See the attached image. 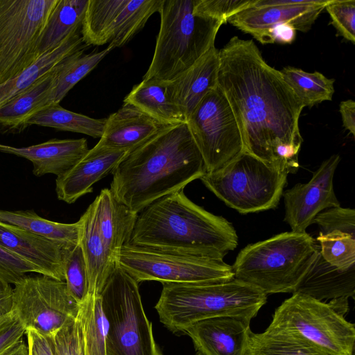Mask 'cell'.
<instances>
[{
	"label": "cell",
	"mask_w": 355,
	"mask_h": 355,
	"mask_svg": "<svg viewBox=\"0 0 355 355\" xmlns=\"http://www.w3.org/2000/svg\"><path fill=\"white\" fill-rule=\"evenodd\" d=\"M219 60L218 86L234 114L243 151L288 174L296 173L302 102L253 40L232 37L219 50Z\"/></svg>",
	"instance_id": "1"
},
{
	"label": "cell",
	"mask_w": 355,
	"mask_h": 355,
	"mask_svg": "<svg viewBox=\"0 0 355 355\" xmlns=\"http://www.w3.org/2000/svg\"><path fill=\"white\" fill-rule=\"evenodd\" d=\"M205 173L202 157L185 122L162 128L127 153L112 172L110 189L138 214L157 200L184 190Z\"/></svg>",
	"instance_id": "2"
},
{
	"label": "cell",
	"mask_w": 355,
	"mask_h": 355,
	"mask_svg": "<svg viewBox=\"0 0 355 355\" xmlns=\"http://www.w3.org/2000/svg\"><path fill=\"white\" fill-rule=\"evenodd\" d=\"M129 243L223 260L237 247L238 236L230 222L195 204L181 190L138 213Z\"/></svg>",
	"instance_id": "3"
},
{
	"label": "cell",
	"mask_w": 355,
	"mask_h": 355,
	"mask_svg": "<svg viewBox=\"0 0 355 355\" xmlns=\"http://www.w3.org/2000/svg\"><path fill=\"white\" fill-rule=\"evenodd\" d=\"M267 295L235 278L223 282L164 283L155 306L159 320L173 334L220 316L252 320L266 303Z\"/></svg>",
	"instance_id": "4"
},
{
	"label": "cell",
	"mask_w": 355,
	"mask_h": 355,
	"mask_svg": "<svg viewBox=\"0 0 355 355\" xmlns=\"http://www.w3.org/2000/svg\"><path fill=\"white\" fill-rule=\"evenodd\" d=\"M318 251L306 232L280 233L243 248L232 266L234 278L266 295L293 293Z\"/></svg>",
	"instance_id": "5"
},
{
	"label": "cell",
	"mask_w": 355,
	"mask_h": 355,
	"mask_svg": "<svg viewBox=\"0 0 355 355\" xmlns=\"http://www.w3.org/2000/svg\"><path fill=\"white\" fill-rule=\"evenodd\" d=\"M196 0H162L160 28L143 80L170 81L214 46L221 21L193 12Z\"/></svg>",
	"instance_id": "6"
},
{
	"label": "cell",
	"mask_w": 355,
	"mask_h": 355,
	"mask_svg": "<svg viewBox=\"0 0 355 355\" xmlns=\"http://www.w3.org/2000/svg\"><path fill=\"white\" fill-rule=\"evenodd\" d=\"M348 298L318 300L293 293L274 312L268 328L302 336L333 355H354L355 325L345 315Z\"/></svg>",
	"instance_id": "7"
},
{
	"label": "cell",
	"mask_w": 355,
	"mask_h": 355,
	"mask_svg": "<svg viewBox=\"0 0 355 355\" xmlns=\"http://www.w3.org/2000/svg\"><path fill=\"white\" fill-rule=\"evenodd\" d=\"M100 297L107 321V355H162L144 311L139 283L117 263Z\"/></svg>",
	"instance_id": "8"
},
{
	"label": "cell",
	"mask_w": 355,
	"mask_h": 355,
	"mask_svg": "<svg viewBox=\"0 0 355 355\" xmlns=\"http://www.w3.org/2000/svg\"><path fill=\"white\" fill-rule=\"evenodd\" d=\"M288 175L243 150L200 179L226 205L247 214L275 209L283 195Z\"/></svg>",
	"instance_id": "9"
},
{
	"label": "cell",
	"mask_w": 355,
	"mask_h": 355,
	"mask_svg": "<svg viewBox=\"0 0 355 355\" xmlns=\"http://www.w3.org/2000/svg\"><path fill=\"white\" fill-rule=\"evenodd\" d=\"M58 0H0V85L38 58L42 30Z\"/></svg>",
	"instance_id": "10"
},
{
	"label": "cell",
	"mask_w": 355,
	"mask_h": 355,
	"mask_svg": "<svg viewBox=\"0 0 355 355\" xmlns=\"http://www.w3.org/2000/svg\"><path fill=\"white\" fill-rule=\"evenodd\" d=\"M119 265L139 284L223 282L234 279L232 266L223 260L174 253L128 243L116 258Z\"/></svg>",
	"instance_id": "11"
},
{
	"label": "cell",
	"mask_w": 355,
	"mask_h": 355,
	"mask_svg": "<svg viewBox=\"0 0 355 355\" xmlns=\"http://www.w3.org/2000/svg\"><path fill=\"white\" fill-rule=\"evenodd\" d=\"M186 123L206 173L219 169L243 150L234 114L218 86L205 95Z\"/></svg>",
	"instance_id": "12"
},
{
	"label": "cell",
	"mask_w": 355,
	"mask_h": 355,
	"mask_svg": "<svg viewBox=\"0 0 355 355\" xmlns=\"http://www.w3.org/2000/svg\"><path fill=\"white\" fill-rule=\"evenodd\" d=\"M12 311L26 330L52 336L76 318L80 304L65 282L43 275H26L14 284Z\"/></svg>",
	"instance_id": "13"
},
{
	"label": "cell",
	"mask_w": 355,
	"mask_h": 355,
	"mask_svg": "<svg viewBox=\"0 0 355 355\" xmlns=\"http://www.w3.org/2000/svg\"><path fill=\"white\" fill-rule=\"evenodd\" d=\"M162 0H89L81 28L87 46L108 43L114 49L129 42L159 11Z\"/></svg>",
	"instance_id": "14"
},
{
	"label": "cell",
	"mask_w": 355,
	"mask_h": 355,
	"mask_svg": "<svg viewBox=\"0 0 355 355\" xmlns=\"http://www.w3.org/2000/svg\"><path fill=\"white\" fill-rule=\"evenodd\" d=\"M340 160L339 155H331L322 163L307 183H298L283 192L284 220L293 232H305L320 212L340 206L333 184Z\"/></svg>",
	"instance_id": "15"
},
{
	"label": "cell",
	"mask_w": 355,
	"mask_h": 355,
	"mask_svg": "<svg viewBox=\"0 0 355 355\" xmlns=\"http://www.w3.org/2000/svg\"><path fill=\"white\" fill-rule=\"evenodd\" d=\"M329 0H255L227 22L253 37L274 26L288 24L309 31Z\"/></svg>",
	"instance_id": "16"
},
{
	"label": "cell",
	"mask_w": 355,
	"mask_h": 355,
	"mask_svg": "<svg viewBox=\"0 0 355 355\" xmlns=\"http://www.w3.org/2000/svg\"><path fill=\"white\" fill-rule=\"evenodd\" d=\"M250 320L220 316L199 321L185 329L202 355H248Z\"/></svg>",
	"instance_id": "17"
},
{
	"label": "cell",
	"mask_w": 355,
	"mask_h": 355,
	"mask_svg": "<svg viewBox=\"0 0 355 355\" xmlns=\"http://www.w3.org/2000/svg\"><path fill=\"white\" fill-rule=\"evenodd\" d=\"M0 245L31 263L39 274L64 282V263L72 249L1 221Z\"/></svg>",
	"instance_id": "18"
},
{
	"label": "cell",
	"mask_w": 355,
	"mask_h": 355,
	"mask_svg": "<svg viewBox=\"0 0 355 355\" xmlns=\"http://www.w3.org/2000/svg\"><path fill=\"white\" fill-rule=\"evenodd\" d=\"M162 128L133 105L124 103L116 112L106 118L101 137L88 152L128 153L146 142Z\"/></svg>",
	"instance_id": "19"
},
{
	"label": "cell",
	"mask_w": 355,
	"mask_h": 355,
	"mask_svg": "<svg viewBox=\"0 0 355 355\" xmlns=\"http://www.w3.org/2000/svg\"><path fill=\"white\" fill-rule=\"evenodd\" d=\"M85 139H52L26 147H14L0 144V152L29 160L37 177L46 174L60 176L80 162L89 151Z\"/></svg>",
	"instance_id": "20"
},
{
	"label": "cell",
	"mask_w": 355,
	"mask_h": 355,
	"mask_svg": "<svg viewBox=\"0 0 355 355\" xmlns=\"http://www.w3.org/2000/svg\"><path fill=\"white\" fill-rule=\"evenodd\" d=\"M219 50L215 46L175 78L166 81L172 101L186 121L201 100L218 87Z\"/></svg>",
	"instance_id": "21"
},
{
	"label": "cell",
	"mask_w": 355,
	"mask_h": 355,
	"mask_svg": "<svg viewBox=\"0 0 355 355\" xmlns=\"http://www.w3.org/2000/svg\"><path fill=\"white\" fill-rule=\"evenodd\" d=\"M123 151L89 153L55 180L58 200L68 204L93 191V185L107 176L126 154Z\"/></svg>",
	"instance_id": "22"
},
{
	"label": "cell",
	"mask_w": 355,
	"mask_h": 355,
	"mask_svg": "<svg viewBox=\"0 0 355 355\" xmlns=\"http://www.w3.org/2000/svg\"><path fill=\"white\" fill-rule=\"evenodd\" d=\"M79 244L84 255L88 274V295L100 293L114 271L117 262L105 248L98 231L94 201L79 219Z\"/></svg>",
	"instance_id": "23"
},
{
	"label": "cell",
	"mask_w": 355,
	"mask_h": 355,
	"mask_svg": "<svg viewBox=\"0 0 355 355\" xmlns=\"http://www.w3.org/2000/svg\"><path fill=\"white\" fill-rule=\"evenodd\" d=\"M94 201L99 233L116 261L121 248L130 243L138 214L119 201L110 189H102Z\"/></svg>",
	"instance_id": "24"
},
{
	"label": "cell",
	"mask_w": 355,
	"mask_h": 355,
	"mask_svg": "<svg viewBox=\"0 0 355 355\" xmlns=\"http://www.w3.org/2000/svg\"><path fill=\"white\" fill-rule=\"evenodd\" d=\"M294 293H302L320 301L342 297L354 299L355 266L342 270L331 266L322 258L319 248L316 257Z\"/></svg>",
	"instance_id": "25"
},
{
	"label": "cell",
	"mask_w": 355,
	"mask_h": 355,
	"mask_svg": "<svg viewBox=\"0 0 355 355\" xmlns=\"http://www.w3.org/2000/svg\"><path fill=\"white\" fill-rule=\"evenodd\" d=\"M123 102L133 105L163 127L186 122L168 94L166 81L143 80L133 87Z\"/></svg>",
	"instance_id": "26"
},
{
	"label": "cell",
	"mask_w": 355,
	"mask_h": 355,
	"mask_svg": "<svg viewBox=\"0 0 355 355\" xmlns=\"http://www.w3.org/2000/svg\"><path fill=\"white\" fill-rule=\"evenodd\" d=\"M114 47L108 46L84 53L85 49L77 51L61 60L54 67L55 74L51 87L40 103L37 111L52 104H59L67 93L91 72Z\"/></svg>",
	"instance_id": "27"
},
{
	"label": "cell",
	"mask_w": 355,
	"mask_h": 355,
	"mask_svg": "<svg viewBox=\"0 0 355 355\" xmlns=\"http://www.w3.org/2000/svg\"><path fill=\"white\" fill-rule=\"evenodd\" d=\"M88 47L83 41L81 31L72 34L60 46L40 56L16 77L0 85V107L31 87L64 58Z\"/></svg>",
	"instance_id": "28"
},
{
	"label": "cell",
	"mask_w": 355,
	"mask_h": 355,
	"mask_svg": "<svg viewBox=\"0 0 355 355\" xmlns=\"http://www.w3.org/2000/svg\"><path fill=\"white\" fill-rule=\"evenodd\" d=\"M89 0H58L39 38L37 57L60 46L80 31Z\"/></svg>",
	"instance_id": "29"
},
{
	"label": "cell",
	"mask_w": 355,
	"mask_h": 355,
	"mask_svg": "<svg viewBox=\"0 0 355 355\" xmlns=\"http://www.w3.org/2000/svg\"><path fill=\"white\" fill-rule=\"evenodd\" d=\"M0 221L44 237L71 250L80 241V222L62 223L44 218L33 210L8 211L0 209Z\"/></svg>",
	"instance_id": "30"
},
{
	"label": "cell",
	"mask_w": 355,
	"mask_h": 355,
	"mask_svg": "<svg viewBox=\"0 0 355 355\" xmlns=\"http://www.w3.org/2000/svg\"><path fill=\"white\" fill-rule=\"evenodd\" d=\"M54 74L53 68L28 89L0 107V132H17L26 128L27 120L37 112L51 87Z\"/></svg>",
	"instance_id": "31"
},
{
	"label": "cell",
	"mask_w": 355,
	"mask_h": 355,
	"mask_svg": "<svg viewBox=\"0 0 355 355\" xmlns=\"http://www.w3.org/2000/svg\"><path fill=\"white\" fill-rule=\"evenodd\" d=\"M248 355H333L300 336L267 328L252 332Z\"/></svg>",
	"instance_id": "32"
},
{
	"label": "cell",
	"mask_w": 355,
	"mask_h": 355,
	"mask_svg": "<svg viewBox=\"0 0 355 355\" xmlns=\"http://www.w3.org/2000/svg\"><path fill=\"white\" fill-rule=\"evenodd\" d=\"M106 118L94 119L62 107L59 104L48 105L33 114L26 121V127L31 125L52 128L101 138Z\"/></svg>",
	"instance_id": "33"
},
{
	"label": "cell",
	"mask_w": 355,
	"mask_h": 355,
	"mask_svg": "<svg viewBox=\"0 0 355 355\" xmlns=\"http://www.w3.org/2000/svg\"><path fill=\"white\" fill-rule=\"evenodd\" d=\"M281 73L304 107L326 101H331L334 94V78H329L318 71L307 72L293 67H284Z\"/></svg>",
	"instance_id": "34"
},
{
	"label": "cell",
	"mask_w": 355,
	"mask_h": 355,
	"mask_svg": "<svg viewBox=\"0 0 355 355\" xmlns=\"http://www.w3.org/2000/svg\"><path fill=\"white\" fill-rule=\"evenodd\" d=\"M85 355H107V325L100 295H88L80 304Z\"/></svg>",
	"instance_id": "35"
},
{
	"label": "cell",
	"mask_w": 355,
	"mask_h": 355,
	"mask_svg": "<svg viewBox=\"0 0 355 355\" xmlns=\"http://www.w3.org/2000/svg\"><path fill=\"white\" fill-rule=\"evenodd\" d=\"M320 253L331 266L346 270L355 266V237L340 231L317 237Z\"/></svg>",
	"instance_id": "36"
},
{
	"label": "cell",
	"mask_w": 355,
	"mask_h": 355,
	"mask_svg": "<svg viewBox=\"0 0 355 355\" xmlns=\"http://www.w3.org/2000/svg\"><path fill=\"white\" fill-rule=\"evenodd\" d=\"M64 282L70 295L80 304L88 296V274L80 245L69 252L64 268Z\"/></svg>",
	"instance_id": "37"
},
{
	"label": "cell",
	"mask_w": 355,
	"mask_h": 355,
	"mask_svg": "<svg viewBox=\"0 0 355 355\" xmlns=\"http://www.w3.org/2000/svg\"><path fill=\"white\" fill-rule=\"evenodd\" d=\"M338 35L355 44V1L329 0L325 8Z\"/></svg>",
	"instance_id": "38"
},
{
	"label": "cell",
	"mask_w": 355,
	"mask_h": 355,
	"mask_svg": "<svg viewBox=\"0 0 355 355\" xmlns=\"http://www.w3.org/2000/svg\"><path fill=\"white\" fill-rule=\"evenodd\" d=\"M320 227V233L326 234L340 231L355 237V210L340 206L320 212L314 219Z\"/></svg>",
	"instance_id": "39"
},
{
	"label": "cell",
	"mask_w": 355,
	"mask_h": 355,
	"mask_svg": "<svg viewBox=\"0 0 355 355\" xmlns=\"http://www.w3.org/2000/svg\"><path fill=\"white\" fill-rule=\"evenodd\" d=\"M52 338L58 355H85L79 314L76 318L66 323Z\"/></svg>",
	"instance_id": "40"
},
{
	"label": "cell",
	"mask_w": 355,
	"mask_h": 355,
	"mask_svg": "<svg viewBox=\"0 0 355 355\" xmlns=\"http://www.w3.org/2000/svg\"><path fill=\"white\" fill-rule=\"evenodd\" d=\"M255 0H196L193 12L223 24L237 12L250 7Z\"/></svg>",
	"instance_id": "41"
},
{
	"label": "cell",
	"mask_w": 355,
	"mask_h": 355,
	"mask_svg": "<svg viewBox=\"0 0 355 355\" xmlns=\"http://www.w3.org/2000/svg\"><path fill=\"white\" fill-rule=\"evenodd\" d=\"M30 272L39 274L31 263L0 245V279L14 285Z\"/></svg>",
	"instance_id": "42"
},
{
	"label": "cell",
	"mask_w": 355,
	"mask_h": 355,
	"mask_svg": "<svg viewBox=\"0 0 355 355\" xmlns=\"http://www.w3.org/2000/svg\"><path fill=\"white\" fill-rule=\"evenodd\" d=\"M26 332L17 315L12 311L0 318V354L20 340Z\"/></svg>",
	"instance_id": "43"
},
{
	"label": "cell",
	"mask_w": 355,
	"mask_h": 355,
	"mask_svg": "<svg viewBox=\"0 0 355 355\" xmlns=\"http://www.w3.org/2000/svg\"><path fill=\"white\" fill-rule=\"evenodd\" d=\"M296 30L288 24H281L272 26L257 35L254 38L262 44H291L295 39Z\"/></svg>",
	"instance_id": "44"
},
{
	"label": "cell",
	"mask_w": 355,
	"mask_h": 355,
	"mask_svg": "<svg viewBox=\"0 0 355 355\" xmlns=\"http://www.w3.org/2000/svg\"><path fill=\"white\" fill-rule=\"evenodd\" d=\"M28 355H58L52 336L26 330Z\"/></svg>",
	"instance_id": "45"
},
{
	"label": "cell",
	"mask_w": 355,
	"mask_h": 355,
	"mask_svg": "<svg viewBox=\"0 0 355 355\" xmlns=\"http://www.w3.org/2000/svg\"><path fill=\"white\" fill-rule=\"evenodd\" d=\"M339 111L343 127L353 136L355 135V102L348 99L340 102Z\"/></svg>",
	"instance_id": "46"
},
{
	"label": "cell",
	"mask_w": 355,
	"mask_h": 355,
	"mask_svg": "<svg viewBox=\"0 0 355 355\" xmlns=\"http://www.w3.org/2000/svg\"><path fill=\"white\" fill-rule=\"evenodd\" d=\"M13 297L14 289L11 284L0 279V318L12 311Z\"/></svg>",
	"instance_id": "47"
},
{
	"label": "cell",
	"mask_w": 355,
	"mask_h": 355,
	"mask_svg": "<svg viewBox=\"0 0 355 355\" xmlns=\"http://www.w3.org/2000/svg\"><path fill=\"white\" fill-rule=\"evenodd\" d=\"M0 355H28L27 345L21 338Z\"/></svg>",
	"instance_id": "48"
},
{
	"label": "cell",
	"mask_w": 355,
	"mask_h": 355,
	"mask_svg": "<svg viewBox=\"0 0 355 355\" xmlns=\"http://www.w3.org/2000/svg\"><path fill=\"white\" fill-rule=\"evenodd\" d=\"M196 355H202V354L198 352V353L196 354Z\"/></svg>",
	"instance_id": "49"
}]
</instances>
